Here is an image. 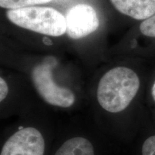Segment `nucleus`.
Segmentation results:
<instances>
[{"label": "nucleus", "mask_w": 155, "mask_h": 155, "mask_svg": "<svg viewBox=\"0 0 155 155\" xmlns=\"http://www.w3.org/2000/svg\"><path fill=\"white\" fill-rule=\"evenodd\" d=\"M140 80L133 70L116 67L104 75L98 83L97 98L110 113H119L128 107L138 92Z\"/></svg>", "instance_id": "obj_1"}, {"label": "nucleus", "mask_w": 155, "mask_h": 155, "mask_svg": "<svg viewBox=\"0 0 155 155\" xmlns=\"http://www.w3.org/2000/svg\"><path fill=\"white\" fill-rule=\"evenodd\" d=\"M7 17L13 24L46 35L58 37L66 32V20L60 12L48 7L9 9Z\"/></svg>", "instance_id": "obj_2"}, {"label": "nucleus", "mask_w": 155, "mask_h": 155, "mask_svg": "<svg viewBox=\"0 0 155 155\" xmlns=\"http://www.w3.org/2000/svg\"><path fill=\"white\" fill-rule=\"evenodd\" d=\"M53 64L45 62L36 65L32 71V80L37 91L50 105L68 108L74 104L75 97L67 88L58 86L53 78Z\"/></svg>", "instance_id": "obj_3"}, {"label": "nucleus", "mask_w": 155, "mask_h": 155, "mask_svg": "<svg viewBox=\"0 0 155 155\" xmlns=\"http://www.w3.org/2000/svg\"><path fill=\"white\" fill-rule=\"evenodd\" d=\"M45 140L33 127L20 129L12 135L2 147L1 155H44Z\"/></svg>", "instance_id": "obj_4"}, {"label": "nucleus", "mask_w": 155, "mask_h": 155, "mask_svg": "<svg viewBox=\"0 0 155 155\" xmlns=\"http://www.w3.org/2000/svg\"><path fill=\"white\" fill-rule=\"evenodd\" d=\"M65 20L66 33L74 40L91 34L100 24L94 7L86 4H79L71 7L67 12Z\"/></svg>", "instance_id": "obj_5"}, {"label": "nucleus", "mask_w": 155, "mask_h": 155, "mask_svg": "<svg viewBox=\"0 0 155 155\" xmlns=\"http://www.w3.org/2000/svg\"><path fill=\"white\" fill-rule=\"evenodd\" d=\"M121 14L144 20L155 14V0H110Z\"/></svg>", "instance_id": "obj_6"}, {"label": "nucleus", "mask_w": 155, "mask_h": 155, "mask_svg": "<svg viewBox=\"0 0 155 155\" xmlns=\"http://www.w3.org/2000/svg\"><path fill=\"white\" fill-rule=\"evenodd\" d=\"M55 155H94V149L84 137H73L65 141Z\"/></svg>", "instance_id": "obj_7"}, {"label": "nucleus", "mask_w": 155, "mask_h": 155, "mask_svg": "<svg viewBox=\"0 0 155 155\" xmlns=\"http://www.w3.org/2000/svg\"><path fill=\"white\" fill-rule=\"evenodd\" d=\"M51 1L52 0H0V6L2 8L15 9L41 5Z\"/></svg>", "instance_id": "obj_8"}, {"label": "nucleus", "mask_w": 155, "mask_h": 155, "mask_svg": "<svg viewBox=\"0 0 155 155\" xmlns=\"http://www.w3.org/2000/svg\"><path fill=\"white\" fill-rule=\"evenodd\" d=\"M139 30L142 35L155 38V14L144 20L139 25Z\"/></svg>", "instance_id": "obj_9"}, {"label": "nucleus", "mask_w": 155, "mask_h": 155, "mask_svg": "<svg viewBox=\"0 0 155 155\" xmlns=\"http://www.w3.org/2000/svg\"><path fill=\"white\" fill-rule=\"evenodd\" d=\"M142 155H155V136L147 138L143 144Z\"/></svg>", "instance_id": "obj_10"}, {"label": "nucleus", "mask_w": 155, "mask_h": 155, "mask_svg": "<svg viewBox=\"0 0 155 155\" xmlns=\"http://www.w3.org/2000/svg\"><path fill=\"white\" fill-rule=\"evenodd\" d=\"M9 92L8 86L2 78H0V101H3L7 97Z\"/></svg>", "instance_id": "obj_11"}, {"label": "nucleus", "mask_w": 155, "mask_h": 155, "mask_svg": "<svg viewBox=\"0 0 155 155\" xmlns=\"http://www.w3.org/2000/svg\"><path fill=\"white\" fill-rule=\"evenodd\" d=\"M152 96L154 101H155V81L154 83H153L152 87Z\"/></svg>", "instance_id": "obj_12"}]
</instances>
